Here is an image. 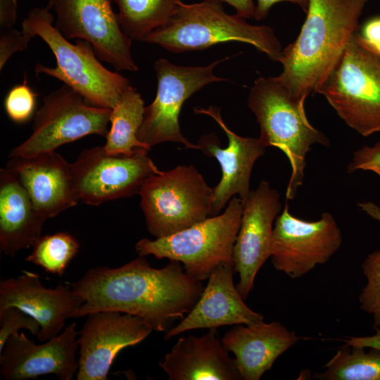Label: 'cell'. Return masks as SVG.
<instances>
[{
	"label": "cell",
	"mask_w": 380,
	"mask_h": 380,
	"mask_svg": "<svg viewBox=\"0 0 380 380\" xmlns=\"http://www.w3.org/2000/svg\"><path fill=\"white\" fill-rule=\"evenodd\" d=\"M201 282L176 260L158 269L139 256L117 268L97 267L70 283L84 300L72 317L115 311L140 317L153 330L165 331L192 310L203 291Z\"/></svg>",
	"instance_id": "6da1fadb"
},
{
	"label": "cell",
	"mask_w": 380,
	"mask_h": 380,
	"mask_svg": "<svg viewBox=\"0 0 380 380\" xmlns=\"http://www.w3.org/2000/svg\"><path fill=\"white\" fill-rule=\"evenodd\" d=\"M369 0H309L306 18L293 42L284 48L282 72L273 78L295 96L317 93L333 72Z\"/></svg>",
	"instance_id": "7a4b0ae2"
},
{
	"label": "cell",
	"mask_w": 380,
	"mask_h": 380,
	"mask_svg": "<svg viewBox=\"0 0 380 380\" xmlns=\"http://www.w3.org/2000/svg\"><path fill=\"white\" fill-rule=\"evenodd\" d=\"M48 7H35L22 23V31L30 38L38 36L56 60L54 68L37 63L36 74L55 77L80 94L89 103L112 109L130 87L129 80L103 66L91 44L83 39L71 43L53 25Z\"/></svg>",
	"instance_id": "3957f363"
},
{
	"label": "cell",
	"mask_w": 380,
	"mask_h": 380,
	"mask_svg": "<svg viewBox=\"0 0 380 380\" xmlns=\"http://www.w3.org/2000/svg\"><path fill=\"white\" fill-rule=\"evenodd\" d=\"M244 19L226 13L220 2H182L171 18L142 42L159 45L174 53L239 42L253 45L279 62L284 49L274 30L267 25L249 24Z\"/></svg>",
	"instance_id": "277c9868"
},
{
	"label": "cell",
	"mask_w": 380,
	"mask_h": 380,
	"mask_svg": "<svg viewBox=\"0 0 380 380\" xmlns=\"http://www.w3.org/2000/svg\"><path fill=\"white\" fill-rule=\"evenodd\" d=\"M305 100L291 94L273 77H258L251 87L248 106L260 126L265 147L278 148L289 158L291 173L286 198L293 199L303 184L305 158L315 144L329 146L328 137L307 118Z\"/></svg>",
	"instance_id": "5b68a950"
},
{
	"label": "cell",
	"mask_w": 380,
	"mask_h": 380,
	"mask_svg": "<svg viewBox=\"0 0 380 380\" xmlns=\"http://www.w3.org/2000/svg\"><path fill=\"white\" fill-rule=\"evenodd\" d=\"M243 210V202L235 196L224 213L165 237L142 239L136 243V251L139 256L178 261L189 276L203 281L221 264L233 262Z\"/></svg>",
	"instance_id": "8992f818"
},
{
	"label": "cell",
	"mask_w": 380,
	"mask_h": 380,
	"mask_svg": "<svg viewBox=\"0 0 380 380\" xmlns=\"http://www.w3.org/2000/svg\"><path fill=\"white\" fill-rule=\"evenodd\" d=\"M317 93L362 136L380 132V53L356 32Z\"/></svg>",
	"instance_id": "52a82bcc"
},
{
	"label": "cell",
	"mask_w": 380,
	"mask_h": 380,
	"mask_svg": "<svg viewBox=\"0 0 380 380\" xmlns=\"http://www.w3.org/2000/svg\"><path fill=\"white\" fill-rule=\"evenodd\" d=\"M139 194L148 232L156 239L211 216L213 189L193 165H179L153 175Z\"/></svg>",
	"instance_id": "ba28073f"
},
{
	"label": "cell",
	"mask_w": 380,
	"mask_h": 380,
	"mask_svg": "<svg viewBox=\"0 0 380 380\" xmlns=\"http://www.w3.org/2000/svg\"><path fill=\"white\" fill-rule=\"evenodd\" d=\"M232 56L204 66H182L165 58L157 60L154 63L157 93L153 101L145 106L138 139L151 148L158 144L171 141L181 143L186 148L199 150L197 144L190 142L181 132L179 117L182 106L187 99L203 87L228 81L217 76L214 69Z\"/></svg>",
	"instance_id": "9c48e42d"
},
{
	"label": "cell",
	"mask_w": 380,
	"mask_h": 380,
	"mask_svg": "<svg viewBox=\"0 0 380 380\" xmlns=\"http://www.w3.org/2000/svg\"><path fill=\"white\" fill-rule=\"evenodd\" d=\"M111 109L93 106L67 85L44 97L34 115L32 132L8 156H30L55 151L85 136L106 137Z\"/></svg>",
	"instance_id": "30bf717a"
},
{
	"label": "cell",
	"mask_w": 380,
	"mask_h": 380,
	"mask_svg": "<svg viewBox=\"0 0 380 380\" xmlns=\"http://www.w3.org/2000/svg\"><path fill=\"white\" fill-rule=\"evenodd\" d=\"M146 148L131 156L107 153L103 146L81 152L70 164L80 201L91 205L139 194L145 182L160 171Z\"/></svg>",
	"instance_id": "8fae6325"
},
{
	"label": "cell",
	"mask_w": 380,
	"mask_h": 380,
	"mask_svg": "<svg viewBox=\"0 0 380 380\" xmlns=\"http://www.w3.org/2000/svg\"><path fill=\"white\" fill-rule=\"evenodd\" d=\"M56 15L55 26L68 39L89 42L97 57L117 70L135 72L132 39L122 30L111 0H49Z\"/></svg>",
	"instance_id": "7c38bea8"
},
{
	"label": "cell",
	"mask_w": 380,
	"mask_h": 380,
	"mask_svg": "<svg viewBox=\"0 0 380 380\" xmlns=\"http://www.w3.org/2000/svg\"><path fill=\"white\" fill-rule=\"evenodd\" d=\"M341 243V232L331 214L303 220L290 213L286 202L274 222L270 258L277 271L297 279L327 262Z\"/></svg>",
	"instance_id": "4fadbf2b"
},
{
	"label": "cell",
	"mask_w": 380,
	"mask_h": 380,
	"mask_svg": "<svg viewBox=\"0 0 380 380\" xmlns=\"http://www.w3.org/2000/svg\"><path fill=\"white\" fill-rule=\"evenodd\" d=\"M87 316L77 338V380H106L119 352L153 331L144 319L127 313L101 311Z\"/></svg>",
	"instance_id": "5bb4252c"
},
{
	"label": "cell",
	"mask_w": 380,
	"mask_h": 380,
	"mask_svg": "<svg viewBox=\"0 0 380 380\" xmlns=\"http://www.w3.org/2000/svg\"><path fill=\"white\" fill-rule=\"evenodd\" d=\"M278 191L262 181L243 203L240 228L233 249L236 289L246 299L253 288L260 267L271 255L274 223L281 204Z\"/></svg>",
	"instance_id": "9a60e30c"
},
{
	"label": "cell",
	"mask_w": 380,
	"mask_h": 380,
	"mask_svg": "<svg viewBox=\"0 0 380 380\" xmlns=\"http://www.w3.org/2000/svg\"><path fill=\"white\" fill-rule=\"evenodd\" d=\"M76 323L63 332L36 344L24 333H16L7 340L0 352V374L6 380H25L45 374H54L61 380L76 376L79 344Z\"/></svg>",
	"instance_id": "2e32d148"
},
{
	"label": "cell",
	"mask_w": 380,
	"mask_h": 380,
	"mask_svg": "<svg viewBox=\"0 0 380 380\" xmlns=\"http://www.w3.org/2000/svg\"><path fill=\"white\" fill-rule=\"evenodd\" d=\"M194 113L213 118L228 139L225 148L220 147V141L214 133L202 136L197 144L200 151L207 156L215 158L221 166V179L213 189L211 216H215L236 195L245 202L251 192L250 179L253 165L264 154L266 147L259 138L241 137L231 130L217 107L195 108Z\"/></svg>",
	"instance_id": "e0dca14e"
},
{
	"label": "cell",
	"mask_w": 380,
	"mask_h": 380,
	"mask_svg": "<svg viewBox=\"0 0 380 380\" xmlns=\"http://www.w3.org/2000/svg\"><path fill=\"white\" fill-rule=\"evenodd\" d=\"M83 303L70 284L46 289L39 274L31 272L23 271L0 282V311L15 307L35 319L40 325L37 336L42 342L59 334L65 320L72 317Z\"/></svg>",
	"instance_id": "ac0fdd59"
},
{
	"label": "cell",
	"mask_w": 380,
	"mask_h": 380,
	"mask_svg": "<svg viewBox=\"0 0 380 380\" xmlns=\"http://www.w3.org/2000/svg\"><path fill=\"white\" fill-rule=\"evenodd\" d=\"M6 167L17 176L34 209L44 220L52 218L80 202L70 164L55 151L30 156L10 157Z\"/></svg>",
	"instance_id": "d6986e66"
},
{
	"label": "cell",
	"mask_w": 380,
	"mask_h": 380,
	"mask_svg": "<svg viewBox=\"0 0 380 380\" xmlns=\"http://www.w3.org/2000/svg\"><path fill=\"white\" fill-rule=\"evenodd\" d=\"M233 262L217 267L192 310L165 335L168 340L187 331L217 329L223 326L252 324L264 316L251 309L243 301L233 281Z\"/></svg>",
	"instance_id": "ffe728a7"
},
{
	"label": "cell",
	"mask_w": 380,
	"mask_h": 380,
	"mask_svg": "<svg viewBox=\"0 0 380 380\" xmlns=\"http://www.w3.org/2000/svg\"><path fill=\"white\" fill-rule=\"evenodd\" d=\"M299 338L280 322L236 324L221 338L243 380H259Z\"/></svg>",
	"instance_id": "44dd1931"
},
{
	"label": "cell",
	"mask_w": 380,
	"mask_h": 380,
	"mask_svg": "<svg viewBox=\"0 0 380 380\" xmlns=\"http://www.w3.org/2000/svg\"><path fill=\"white\" fill-rule=\"evenodd\" d=\"M159 366L170 380L242 379L216 329L179 338Z\"/></svg>",
	"instance_id": "7402d4cb"
},
{
	"label": "cell",
	"mask_w": 380,
	"mask_h": 380,
	"mask_svg": "<svg viewBox=\"0 0 380 380\" xmlns=\"http://www.w3.org/2000/svg\"><path fill=\"white\" fill-rule=\"evenodd\" d=\"M44 220L17 176L8 168L0 170V248L13 257L41 236Z\"/></svg>",
	"instance_id": "603a6c76"
},
{
	"label": "cell",
	"mask_w": 380,
	"mask_h": 380,
	"mask_svg": "<svg viewBox=\"0 0 380 380\" xmlns=\"http://www.w3.org/2000/svg\"><path fill=\"white\" fill-rule=\"evenodd\" d=\"M144 109V102L140 94L131 86L111 109L110 127L106 136V144L103 146L107 153L131 156L139 148L151 150L137 138Z\"/></svg>",
	"instance_id": "cb8c5ba5"
},
{
	"label": "cell",
	"mask_w": 380,
	"mask_h": 380,
	"mask_svg": "<svg viewBox=\"0 0 380 380\" xmlns=\"http://www.w3.org/2000/svg\"><path fill=\"white\" fill-rule=\"evenodd\" d=\"M116 4L120 25L132 40L142 42L172 16L181 0H111Z\"/></svg>",
	"instance_id": "d4e9b609"
},
{
	"label": "cell",
	"mask_w": 380,
	"mask_h": 380,
	"mask_svg": "<svg viewBox=\"0 0 380 380\" xmlns=\"http://www.w3.org/2000/svg\"><path fill=\"white\" fill-rule=\"evenodd\" d=\"M345 345L314 378L321 380H380V350Z\"/></svg>",
	"instance_id": "484cf974"
},
{
	"label": "cell",
	"mask_w": 380,
	"mask_h": 380,
	"mask_svg": "<svg viewBox=\"0 0 380 380\" xmlns=\"http://www.w3.org/2000/svg\"><path fill=\"white\" fill-rule=\"evenodd\" d=\"M80 243L66 232L41 236L32 245L25 260L43 268L46 272L62 276L70 261L77 255Z\"/></svg>",
	"instance_id": "4316f807"
},
{
	"label": "cell",
	"mask_w": 380,
	"mask_h": 380,
	"mask_svg": "<svg viewBox=\"0 0 380 380\" xmlns=\"http://www.w3.org/2000/svg\"><path fill=\"white\" fill-rule=\"evenodd\" d=\"M362 270L367 284L359 296L360 309L372 316L374 327H380V251L367 256Z\"/></svg>",
	"instance_id": "83f0119b"
},
{
	"label": "cell",
	"mask_w": 380,
	"mask_h": 380,
	"mask_svg": "<svg viewBox=\"0 0 380 380\" xmlns=\"http://www.w3.org/2000/svg\"><path fill=\"white\" fill-rule=\"evenodd\" d=\"M37 99V94L27 84L25 77L22 84L8 91L4 102L5 111L13 122H27L36 113Z\"/></svg>",
	"instance_id": "f1b7e54d"
},
{
	"label": "cell",
	"mask_w": 380,
	"mask_h": 380,
	"mask_svg": "<svg viewBox=\"0 0 380 380\" xmlns=\"http://www.w3.org/2000/svg\"><path fill=\"white\" fill-rule=\"evenodd\" d=\"M25 329L37 336L40 331L39 322L15 307H8L0 311V352L8 338L20 329Z\"/></svg>",
	"instance_id": "f546056e"
},
{
	"label": "cell",
	"mask_w": 380,
	"mask_h": 380,
	"mask_svg": "<svg viewBox=\"0 0 380 380\" xmlns=\"http://www.w3.org/2000/svg\"><path fill=\"white\" fill-rule=\"evenodd\" d=\"M358 170L372 171L380 176V141L372 146H364L353 153L347 172L352 173Z\"/></svg>",
	"instance_id": "4dcf8cb0"
},
{
	"label": "cell",
	"mask_w": 380,
	"mask_h": 380,
	"mask_svg": "<svg viewBox=\"0 0 380 380\" xmlns=\"http://www.w3.org/2000/svg\"><path fill=\"white\" fill-rule=\"evenodd\" d=\"M31 38L23 31L13 29L0 33V69L2 70L10 57L18 51L25 50Z\"/></svg>",
	"instance_id": "1f68e13d"
},
{
	"label": "cell",
	"mask_w": 380,
	"mask_h": 380,
	"mask_svg": "<svg viewBox=\"0 0 380 380\" xmlns=\"http://www.w3.org/2000/svg\"><path fill=\"white\" fill-rule=\"evenodd\" d=\"M17 0H0V32L13 30L17 18Z\"/></svg>",
	"instance_id": "d6a6232c"
},
{
	"label": "cell",
	"mask_w": 380,
	"mask_h": 380,
	"mask_svg": "<svg viewBox=\"0 0 380 380\" xmlns=\"http://www.w3.org/2000/svg\"><path fill=\"white\" fill-rule=\"evenodd\" d=\"M360 34L372 49L380 53V15L369 19Z\"/></svg>",
	"instance_id": "836d02e7"
},
{
	"label": "cell",
	"mask_w": 380,
	"mask_h": 380,
	"mask_svg": "<svg viewBox=\"0 0 380 380\" xmlns=\"http://www.w3.org/2000/svg\"><path fill=\"white\" fill-rule=\"evenodd\" d=\"M254 18L262 20L267 17L271 8L281 1H288L298 5L305 13L308 11L309 0H255Z\"/></svg>",
	"instance_id": "e575fe53"
},
{
	"label": "cell",
	"mask_w": 380,
	"mask_h": 380,
	"mask_svg": "<svg viewBox=\"0 0 380 380\" xmlns=\"http://www.w3.org/2000/svg\"><path fill=\"white\" fill-rule=\"evenodd\" d=\"M375 334L368 336H354L343 339L345 344L350 346L372 348L380 350V327H374Z\"/></svg>",
	"instance_id": "d590c367"
},
{
	"label": "cell",
	"mask_w": 380,
	"mask_h": 380,
	"mask_svg": "<svg viewBox=\"0 0 380 380\" xmlns=\"http://www.w3.org/2000/svg\"><path fill=\"white\" fill-rule=\"evenodd\" d=\"M207 1L225 2L231 5L235 10L236 14L243 18L254 17L255 0H204Z\"/></svg>",
	"instance_id": "8d00e7d4"
},
{
	"label": "cell",
	"mask_w": 380,
	"mask_h": 380,
	"mask_svg": "<svg viewBox=\"0 0 380 380\" xmlns=\"http://www.w3.org/2000/svg\"><path fill=\"white\" fill-rule=\"evenodd\" d=\"M358 207L365 214L380 222V206L372 201H364L359 203Z\"/></svg>",
	"instance_id": "74e56055"
}]
</instances>
